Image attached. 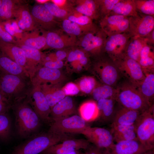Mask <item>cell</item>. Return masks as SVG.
<instances>
[{
  "mask_svg": "<svg viewBox=\"0 0 154 154\" xmlns=\"http://www.w3.org/2000/svg\"><path fill=\"white\" fill-rule=\"evenodd\" d=\"M15 117V125L18 135L23 138L32 136L39 129L40 119L28 102L26 97L12 105Z\"/></svg>",
  "mask_w": 154,
  "mask_h": 154,
  "instance_id": "obj_1",
  "label": "cell"
},
{
  "mask_svg": "<svg viewBox=\"0 0 154 154\" xmlns=\"http://www.w3.org/2000/svg\"><path fill=\"white\" fill-rule=\"evenodd\" d=\"M70 138L67 134L48 131L35 135L16 147L11 154H40L49 147Z\"/></svg>",
  "mask_w": 154,
  "mask_h": 154,
  "instance_id": "obj_2",
  "label": "cell"
},
{
  "mask_svg": "<svg viewBox=\"0 0 154 154\" xmlns=\"http://www.w3.org/2000/svg\"><path fill=\"white\" fill-rule=\"evenodd\" d=\"M0 71V90L12 104L26 98L32 86L30 79Z\"/></svg>",
  "mask_w": 154,
  "mask_h": 154,
  "instance_id": "obj_3",
  "label": "cell"
},
{
  "mask_svg": "<svg viewBox=\"0 0 154 154\" xmlns=\"http://www.w3.org/2000/svg\"><path fill=\"white\" fill-rule=\"evenodd\" d=\"M116 89V101L123 107L141 113L153 105H151L145 100L137 87L128 81L120 84Z\"/></svg>",
  "mask_w": 154,
  "mask_h": 154,
  "instance_id": "obj_4",
  "label": "cell"
},
{
  "mask_svg": "<svg viewBox=\"0 0 154 154\" xmlns=\"http://www.w3.org/2000/svg\"><path fill=\"white\" fill-rule=\"evenodd\" d=\"M91 66L92 72L103 84L114 87L119 79L121 74L114 62L104 53L94 59Z\"/></svg>",
  "mask_w": 154,
  "mask_h": 154,
  "instance_id": "obj_5",
  "label": "cell"
},
{
  "mask_svg": "<svg viewBox=\"0 0 154 154\" xmlns=\"http://www.w3.org/2000/svg\"><path fill=\"white\" fill-rule=\"evenodd\" d=\"M134 125L138 140L149 149H154V104L140 114Z\"/></svg>",
  "mask_w": 154,
  "mask_h": 154,
  "instance_id": "obj_6",
  "label": "cell"
},
{
  "mask_svg": "<svg viewBox=\"0 0 154 154\" xmlns=\"http://www.w3.org/2000/svg\"><path fill=\"white\" fill-rule=\"evenodd\" d=\"M108 36L100 27L77 38L76 46L82 49L94 58L104 54V46Z\"/></svg>",
  "mask_w": 154,
  "mask_h": 154,
  "instance_id": "obj_7",
  "label": "cell"
},
{
  "mask_svg": "<svg viewBox=\"0 0 154 154\" xmlns=\"http://www.w3.org/2000/svg\"><path fill=\"white\" fill-rule=\"evenodd\" d=\"M131 37L128 32L108 36L104 45V54L114 61L123 57Z\"/></svg>",
  "mask_w": 154,
  "mask_h": 154,
  "instance_id": "obj_8",
  "label": "cell"
},
{
  "mask_svg": "<svg viewBox=\"0 0 154 154\" xmlns=\"http://www.w3.org/2000/svg\"><path fill=\"white\" fill-rule=\"evenodd\" d=\"M114 62L120 74L136 86L137 87L145 78V75L137 61L125 56Z\"/></svg>",
  "mask_w": 154,
  "mask_h": 154,
  "instance_id": "obj_9",
  "label": "cell"
},
{
  "mask_svg": "<svg viewBox=\"0 0 154 154\" xmlns=\"http://www.w3.org/2000/svg\"><path fill=\"white\" fill-rule=\"evenodd\" d=\"M86 122L80 116L74 115L54 121L48 131L58 134H81L88 126Z\"/></svg>",
  "mask_w": 154,
  "mask_h": 154,
  "instance_id": "obj_10",
  "label": "cell"
},
{
  "mask_svg": "<svg viewBox=\"0 0 154 154\" xmlns=\"http://www.w3.org/2000/svg\"><path fill=\"white\" fill-rule=\"evenodd\" d=\"M26 98L40 120L46 122L50 121L51 108L40 86H32Z\"/></svg>",
  "mask_w": 154,
  "mask_h": 154,
  "instance_id": "obj_11",
  "label": "cell"
},
{
  "mask_svg": "<svg viewBox=\"0 0 154 154\" xmlns=\"http://www.w3.org/2000/svg\"><path fill=\"white\" fill-rule=\"evenodd\" d=\"M81 134L84 135L90 143L106 151L111 149L115 144L111 131L105 128L88 126Z\"/></svg>",
  "mask_w": 154,
  "mask_h": 154,
  "instance_id": "obj_12",
  "label": "cell"
},
{
  "mask_svg": "<svg viewBox=\"0 0 154 154\" xmlns=\"http://www.w3.org/2000/svg\"><path fill=\"white\" fill-rule=\"evenodd\" d=\"M66 77L60 69L41 66L31 79L33 86H40L44 84H62Z\"/></svg>",
  "mask_w": 154,
  "mask_h": 154,
  "instance_id": "obj_13",
  "label": "cell"
},
{
  "mask_svg": "<svg viewBox=\"0 0 154 154\" xmlns=\"http://www.w3.org/2000/svg\"><path fill=\"white\" fill-rule=\"evenodd\" d=\"M128 32L131 36L144 37L154 29V17L138 13L137 15L129 17Z\"/></svg>",
  "mask_w": 154,
  "mask_h": 154,
  "instance_id": "obj_14",
  "label": "cell"
},
{
  "mask_svg": "<svg viewBox=\"0 0 154 154\" xmlns=\"http://www.w3.org/2000/svg\"><path fill=\"white\" fill-rule=\"evenodd\" d=\"M47 47L57 50L72 48L76 46L77 37L74 36L63 33L60 31H44Z\"/></svg>",
  "mask_w": 154,
  "mask_h": 154,
  "instance_id": "obj_15",
  "label": "cell"
},
{
  "mask_svg": "<svg viewBox=\"0 0 154 154\" xmlns=\"http://www.w3.org/2000/svg\"><path fill=\"white\" fill-rule=\"evenodd\" d=\"M31 14L35 27L41 30L54 31L59 24L44 5L37 4L32 8Z\"/></svg>",
  "mask_w": 154,
  "mask_h": 154,
  "instance_id": "obj_16",
  "label": "cell"
},
{
  "mask_svg": "<svg viewBox=\"0 0 154 154\" xmlns=\"http://www.w3.org/2000/svg\"><path fill=\"white\" fill-rule=\"evenodd\" d=\"M150 150L137 139L119 141L105 151L107 154H142Z\"/></svg>",
  "mask_w": 154,
  "mask_h": 154,
  "instance_id": "obj_17",
  "label": "cell"
},
{
  "mask_svg": "<svg viewBox=\"0 0 154 154\" xmlns=\"http://www.w3.org/2000/svg\"><path fill=\"white\" fill-rule=\"evenodd\" d=\"M15 44L20 47L25 52L27 71L31 80L37 69L42 66L44 55L40 50L22 44Z\"/></svg>",
  "mask_w": 154,
  "mask_h": 154,
  "instance_id": "obj_18",
  "label": "cell"
},
{
  "mask_svg": "<svg viewBox=\"0 0 154 154\" xmlns=\"http://www.w3.org/2000/svg\"><path fill=\"white\" fill-rule=\"evenodd\" d=\"M76 112L72 98L66 96L51 108L50 117L55 121L70 116Z\"/></svg>",
  "mask_w": 154,
  "mask_h": 154,
  "instance_id": "obj_19",
  "label": "cell"
},
{
  "mask_svg": "<svg viewBox=\"0 0 154 154\" xmlns=\"http://www.w3.org/2000/svg\"><path fill=\"white\" fill-rule=\"evenodd\" d=\"M126 17H127L109 14L100 19L99 27L108 36L120 33L123 28L122 21Z\"/></svg>",
  "mask_w": 154,
  "mask_h": 154,
  "instance_id": "obj_20",
  "label": "cell"
},
{
  "mask_svg": "<svg viewBox=\"0 0 154 154\" xmlns=\"http://www.w3.org/2000/svg\"><path fill=\"white\" fill-rule=\"evenodd\" d=\"M42 34L37 28L31 32L23 33L21 38L16 40L15 44H20L40 50L44 48L46 45V38L44 31Z\"/></svg>",
  "mask_w": 154,
  "mask_h": 154,
  "instance_id": "obj_21",
  "label": "cell"
},
{
  "mask_svg": "<svg viewBox=\"0 0 154 154\" xmlns=\"http://www.w3.org/2000/svg\"><path fill=\"white\" fill-rule=\"evenodd\" d=\"M0 50L2 54L22 66L27 71L25 53L20 47L15 44L0 41Z\"/></svg>",
  "mask_w": 154,
  "mask_h": 154,
  "instance_id": "obj_22",
  "label": "cell"
},
{
  "mask_svg": "<svg viewBox=\"0 0 154 154\" xmlns=\"http://www.w3.org/2000/svg\"><path fill=\"white\" fill-rule=\"evenodd\" d=\"M141 114L138 111L121 107L115 111L111 127L119 125H134Z\"/></svg>",
  "mask_w": 154,
  "mask_h": 154,
  "instance_id": "obj_23",
  "label": "cell"
},
{
  "mask_svg": "<svg viewBox=\"0 0 154 154\" xmlns=\"http://www.w3.org/2000/svg\"><path fill=\"white\" fill-rule=\"evenodd\" d=\"M62 27L66 33L76 37L77 38L88 33L95 31L99 28L94 23L92 24L82 25L69 20L65 19L62 20Z\"/></svg>",
  "mask_w": 154,
  "mask_h": 154,
  "instance_id": "obj_24",
  "label": "cell"
},
{
  "mask_svg": "<svg viewBox=\"0 0 154 154\" xmlns=\"http://www.w3.org/2000/svg\"><path fill=\"white\" fill-rule=\"evenodd\" d=\"M61 84H44L40 86L51 109L66 96L62 89Z\"/></svg>",
  "mask_w": 154,
  "mask_h": 154,
  "instance_id": "obj_25",
  "label": "cell"
},
{
  "mask_svg": "<svg viewBox=\"0 0 154 154\" xmlns=\"http://www.w3.org/2000/svg\"><path fill=\"white\" fill-rule=\"evenodd\" d=\"M0 71L10 74L30 78L25 69L2 53L0 55Z\"/></svg>",
  "mask_w": 154,
  "mask_h": 154,
  "instance_id": "obj_26",
  "label": "cell"
},
{
  "mask_svg": "<svg viewBox=\"0 0 154 154\" xmlns=\"http://www.w3.org/2000/svg\"><path fill=\"white\" fill-rule=\"evenodd\" d=\"M138 63L145 75L154 72V46L147 44L142 49Z\"/></svg>",
  "mask_w": 154,
  "mask_h": 154,
  "instance_id": "obj_27",
  "label": "cell"
},
{
  "mask_svg": "<svg viewBox=\"0 0 154 154\" xmlns=\"http://www.w3.org/2000/svg\"><path fill=\"white\" fill-rule=\"evenodd\" d=\"M116 101L115 99L112 98L103 99L97 101L99 112L98 118L103 123H112L115 112L114 105Z\"/></svg>",
  "mask_w": 154,
  "mask_h": 154,
  "instance_id": "obj_28",
  "label": "cell"
},
{
  "mask_svg": "<svg viewBox=\"0 0 154 154\" xmlns=\"http://www.w3.org/2000/svg\"><path fill=\"white\" fill-rule=\"evenodd\" d=\"M114 141H119L138 139L134 125H119L112 127L110 131Z\"/></svg>",
  "mask_w": 154,
  "mask_h": 154,
  "instance_id": "obj_29",
  "label": "cell"
},
{
  "mask_svg": "<svg viewBox=\"0 0 154 154\" xmlns=\"http://www.w3.org/2000/svg\"><path fill=\"white\" fill-rule=\"evenodd\" d=\"M147 44L144 37H131L126 47L125 56L138 62L141 51Z\"/></svg>",
  "mask_w": 154,
  "mask_h": 154,
  "instance_id": "obj_30",
  "label": "cell"
},
{
  "mask_svg": "<svg viewBox=\"0 0 154 154\" xmlns=\"http://www.w3.org/2000/svg\"><path fill=\"white\" fill-rule=\"evenodd\" d=\"M140 93L151 105H153L154 98V74L145 75V77L137 87Z\"/></svg>",
  "mask_w": 154,
  "mask_h": 154,
  "instance_id": "obj_31",
  "label": "cell"
},
{
  "mask_svg": "<svg viewBox=\"0 0 154 154\" xmlns=\"http://www.w3.org/2000/svg\"><path fill=\"white\" fill-rule=\"evenodd\" d=\"M78 111L80 116L86 122L95 121L99 116L97 102L93 100H88L82 103Z\"/></svg>",
  "mask_w": 154,
  "mask_h": 154,
  "instance_id": "obj_32",
  "label": "cell"
},
{
  "mask_svg": "<svg viewBox=\"0 0 154 154\" xmlns=\"http://www.w3.org/2000/svg\"><path fill=\"white\" fill-rule=\"evenodd\" d=\"M110 14L129 17L137 15L138 13L133 0H120L115 5Z\"/></svg>",
  "mask_w": 154,
  "mask_h": 154,
  "instance_id": "obj_33",
  "label": "cell"
},
{
  "mask_svg": "<svg viewBox=\"0 0 154 154\" xmlns=\"http://www.w3.org/2000/svg\"><path fill=\"white\" fill-rule=\"evenodd\" d=\"M14 17L21 20L24 23L26 31H32L37 28L31 12L25 5L19 4L15 8Z\"/></svg>",
  "mask_w": 154,
  "mask_h": 154,
  "instance_id": "obj_34",
  "label": "cell"
},
{
  "mask_svg": "<svg viewBox=\"0 0 154 154\" xmlns=\"http://www.w3.org/2000/svg\"><path fill=\"white\" fill-rule=\"evenodd\" d=\"M116 93V88L106 84H98L91 94L94 99L97 101L103 99L115 100Z\"/></svg>",
  "mask_w": 154,
  "mask_h": 154,
  "instance_id": "obj_35",
  "label": "cell"
},
{
  "mask_svg": "<svg viewBox=\"0 0 154 154\" xmlns=\"http://www.w3.org/2000/svg\"><path fill=\"white\" fill-rule=\"evenodd\" d=\"M19 0H2L0 5V21L11 20L14 17L15 8L21 4Z\"/></svg>",
  "mask_w": 154,
  "mask_h": 154,
  "instance_id": "obj_36",
  "label": "cell"
},
{
  "mask_svg": "<svg viewBox=\"0 0 154 154\" xmlns=\"http://www.w3.org/2000/svg\"><path fill=\"white\" fill-rule=\"evenodd\" d=\"M11 122L9 116L6 113L0 114V139L7 140L10 137Z\"/></svg>",
  "mask_w": 154,
  "mask_h": 154,
  "instance_id": "obj_37",
  "label": "cell"
},
{
  "mask_svg": "<svg viewBox=\"0 0 154 154\" xmlns=\"http://www.w3.org/2000/svg\"><path fill=\"white\" fill-rule=\"evenodd\" d=\"M137 13L154 17V0H133Z\"/></svg>",
  "mask_w": 154,
  "mask_h": 154,
  "instance_id": "obj_38",
  "label": "cell"
},
{
  "mask_svg": "<svg viewBox=\"0 0 154 154\" xmlns=\"http://www.w3.org/2000/svg\"><path fill=\"white\" fill-rule=\"evenodd\" d=\"M98 83L94 78L85 76L80 79L77 84L80 91L86 94H91Z\"/></svg>",
  "mask_w": 154,
  "mask_h": 154,
  "instance_id": "obj_39",
  "label": "cell"
},
{
  "mask_svg": "<svg viewBox=\"0 0 154 154\" xmlns=\"http://www.w3.org/2000/svg\"><path fill=\"white\" fill-rule=\"evenodd\" d=\"M60 144L64 147L76 150L80 149L85 150L90 145V142L87 140L71 138L64 140Z\"/></svg>",
  "mask_w": 154,
  "mask_h": 154,
  "instance_id": "obj_40",
  "label": "cell"
},
{
  "mask_svg": "<svg viewBox=\"0 0 154 154\" xmlns=\"http://www.w3.org/2000/svg\"><path fill=\"white\" fill-rule=\"evenodd\" d=\"M120 0H97L98 5L100 19L109 15L112 11L115 5Z\"/></svg>",
  "mask_w": 154,
  "mask_h": 154,
  "instance_id": "obj_41",
  "label": "cell"
},
{
  "mask_svg": "<svg viewBox=\"0 0 154 154\" xmlns=\"http://www.w3.org/2000/svg\"><path fill=\"white\" fill-rule=\"evenodd\" d=\"M71 21L78 24L85 25L94 23L90 17L84 15L74 10L70 11L66 18Z\"/></svg>",
  "mask_w": 154,
  "mask_h": 154,
  "instance_id": "obj_42",
  "label": "cell"
},
{
  "mask_svg": "<svg viewBox=\"0 0 154 154\" xmlns=\"http://www.w3.org/2000/svg\"><path fill=\"white\" fill-rule=\"evenodd\" d=\"M50 13L56 18H66L70 11L62 9L51 2H48L44 5Z\"/></svg>",
  "mask_w": 154,
  "mask_h": 154,
  "instance_id": "obj_43",
  "label": "cell"
},
{
  "mask_svg": "<svg viewBox=\"0 0 154 154\" xmlns=\"http://www.w3.org/2000/svg\"><path fill=\"white\" fill-rule=\"evenodd\" d=\"M75 151L76 150L65 147L58 143L49 147L40 154H67Z\"/></svg>",
  "mask_w": 154,
  "mask_h": 154,
  "instance_id": "obj_44",
  "label": "cell"
},
{
  "mask_svg": "<svg viewBox=\"0 0 154 154\" xmlns=\"http://www.w3.org/2000/svg\"><path fill=\"white\" fill-rule=\"evenodd\" d=\"M88 54L80 48H73L69 50L66 58L67 62L79 61L85 56Z\"/></svg>",
  "mask_w": 154,
  "mask_h": 154,
  "instance_id": "obj_45",
  "label": "cell"
},
{
  "mask_svg": "<svg viewBox=\"0 0 154 154\" xmlns=\"http://www.w3.org/2000/svg\"><path fill=\"white\" fill-rule=\"evenodd\" d=\"M74 1L75 3L84 5L100 17L97 0H77Z\"/></svg>",
  "mask_w": 154,
  "mask_h": 154,
  "instance_id": "obj_46",
  "label": "cell"
},
{
  "mask_svg": "<svg viewBox=\"0 0 154 154\" xmlns=\"http://www.w3.org/2000/svg\"><path fill=\"white\" fill-rule=\"evenodd\" d=\"M62 89L66 96L76 95L80 91L77 84L72 82H69L66 84L62 88Z\"/></svg>",
  "mask_w": 154,
  "mask_h": 154,
  "instance_id": "obj_47",
  "label": "cell"
},
{
  "mask_svg": "<svg viewBox=\"0 0 154 154\" xmlns=\"http://www.w3.org/2000/svg\"><path fill=\"white\" fill-rule=\"evenodd\" d=\"M50 1L60 8L70 11L74 9V3L73 1L66 0H52Z\"/></svg>",
  "mask_w": 154,
  "mask_h": 154,
  "instance_id": "obj_48",
  "label": "cell"
},
{
  "mask_svg": "<svg viewBox=\"0 0 154 154\" xmlns=\"http://www.w3.org/2000/svg\"><path fill=\"white\" fill-rule=\"evenodd\" d=\"M64 65L62 61L56 60L54 61H49L43 62L42 66L46 67L60 69Z\"/></svg>",
  "mask_w": 154,
  "mask_h": 154,
  "instance_id": "obj_49",
  "label": "cell"
},
{
  "mask_svg": "<svg viewBox=\"0 0 154 154\" xmlns=\"http://www.w3.org/2000/svg\"><path fill=\"white\" fill-rule=\"evenodd\" d=\"M1 22L7 31L14 38L15 37L17 39V34L14 27L11 23L10 20Z\"/></svg>",
  "mask_w": 154,
  "mask_h": 154,
  "instance_id": "obj_50",
  "label": "cell"
},
{
  "mask_svg": "<svg viewBox=\"0 0 154 154\" xmlns=\"http://www.w3.org/2000/svg\"><path fill=\"white\" fill-rule=\"evenodd\" d=\"M84 154H107L105 150L100 149L94 145H89L85 150Z\"/></svg>",
  "mask_w": 154,
  "mask_h": 154,
  "instance_id": "obj_51",
  "label": "cell"
},
{
  "mask_svg": "<svg viewBox=\"0 0 154 154\" xmlns=\"http://www.w3.org/2000/svg\"><path fill=\"white\" fill-rule=\"evenodd\" d=\"M65 49L58 50L54 53L57 60L63 61L66 58L69 50H66Z\"/></svg>",
  "mask_w": 154,
  "mask_h": 154,
  "instance_id": "obj_52",
  "label": "cell"
},
{
  "mask_svg": "<svg viewBox=\"0 0 154 154\" xmlns=\"http://www.w3.org/2000/svg\"><path fill=\"white\" fill-rule=\"evenodd\" d=\"M144 37L145 38L147 44L154 46V29Z\"/></svg>",
  "mask_w": 154,
  "mask_h": 154,
  "instance_id": "obj_53",
  "label": "cell"
},
{
  "mask_svg": "<svg viewBox=\"0 0 154 154\" xmlns=\"http://www.w3.org/2000/svg\"><path fill=\"white\" fill-rule=\"evenodd\" d=\"M12 106L10 104L5 102H0V114L6 113Z\"/></svg>",
  "mask_w": 154,
  "mask_h": 154,
  "instance_id": "obj_54",
  "label": "cell"
},
{
  "mask_svg": "<svg viewBox=\"0 0 154 154\" xmlns=\"http://www.w3.org/2000/svg\"><path fill=\"white\" fill-rule=\"evenodd\" d=\"M73 69L77 72H80L82 70L84 67L78 61H74L70 63Z\"/></svg>",
  "mask_w": 154,
  "mask_h": 154,
  "instance_id": "obj_55",
  "label": "cell"
},
{
  "mask_svg": "<svg viewBox=\"0 0 154 154\" xmlns=\"http://www.w3.org/2000/svg\"><path fill=\"white\" fill-rule=\"evenodd\" d=\"M0 102H5L10 104L12 105L10 101L4 95L0 90Z\"/></svg>",
  "mask_w": 154,
  "mask_h": 154,
  "instance_id": "obj_56",
  "label": "cell"
},
{
  "mask_svg": "<svg viewBox=\"0 0 154 154\" xmlns=\"http://www.w3.org/2000/svg\"><path fill=\"white\" fill-rule=\"evenodd\" d=\"M49 0H36L35 1L39 4L44 5L45 3L50 2Z\"/></svg>",
  "mask_w": 154,
  "mask_h": 154,
  "instance_id": "obj_57",
  "label": "cell"
},
{
  "mask_svg": "<svg viewBox=\"0 0 154 154\" xmlns=\"http://www.w3.org/2000/svg\"><path fill=\"white\" fill-rule=\"evenodd\" d=\"M142 154H154V149L149 150Z\"/></svg>",
  "mask_w": 154,
  "mask_h": 154,
  "instance_id": "obj_58",
  "label": "cell"
},
{
  "mask_svg": "<svg viewBox=\"0 0 154 154\" xmlns=\"http://www.w3.org/2000/svg\"><path fill=\"white\" fill-rule=\"evenodd\" d=\"M80 153L79 152L78 150H76L70 152L67 154H80Z\"/></svg>",
  "mask_w": 154,
  "mask_h": 154,
  "instance_id": "obj_59",
  "label": "cell"
},
{
  "mask_svg": "<svg viewBox=\"0 0 154 154\" xmlns=\"http://www.w3.org/2000/svg\"><path fill=\"white\" fill-rule=\"evenodd\" d=\"M1 1H2V0H0V5L1 4Z\"/></svg>",
  "mask_w": 154,
  "mask_h": 154,
  "instance_id": "obj_60",
  "label": "cell"
},
{
  "mask_svg": "<svg viewBox=\"0 0 154 154\" xmlns=\"http://www.w3.org/2000/svg\"><path fill=\"white\" fill-rule=\"evenodd\" d=\"M80 154H84V153H80Z\"/></svg>",
  "mask_w": 154,
  "mask_h": 154,
  "instance_id": "obj_61",
  "label": "cell"
}]
</instances>
